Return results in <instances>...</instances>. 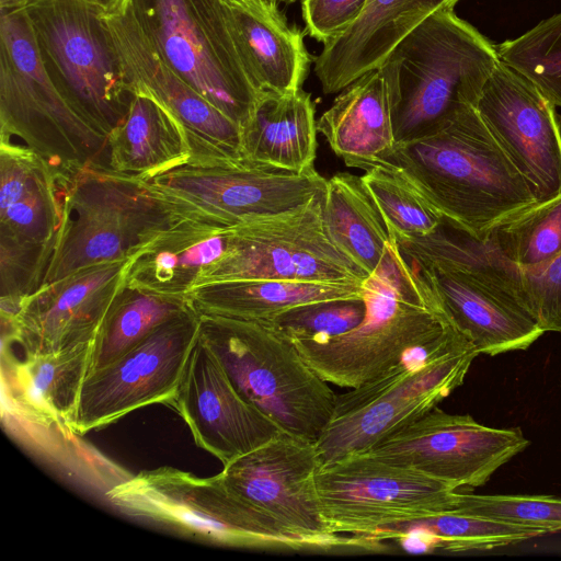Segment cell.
<instances>
[{
  "label": "cell",
  "mask_w": 561,
  "mask_h": 561,
  "mask_svg": "<svg viewBox=\"0 0 561 561\" xmlns=\"http://www.w3.org/2000/svg\"><path fill=\"white\" fill-rule=\"evenodd\" d=\"M476 110L538 202L561 192V126L556 105L499 61Z\"/></svg>",
  "instance_id": "ac0fdd59"
},
{
  "label": "cell",
  "mask_w": 561,
  "mask_h": 561,
  "mask_svg": "<svg viewBox=\"0 0 561 561\" xmlns=\"http://www.w3.org/2000/svg\"><path fill=\"white\" fill-rule=\"evenodd\" d=\"M484 238L520 270L548 264L561 254V192L505 219Z\"/></svg>",
  "instance_id": "836d02e7"
},
{
  "label": "cell",
  "mask_w": 561,
  "mask_h": 561,
  "mask_svg": "<svg viewBox=\"0 0 561 561\" xmlns=\"http://www.w3.org/2000/svg\"><path fill=\"white\" fill-rule=\"evenodd\" d=\"M454 511L502 523L561 530V497L553 495L473 494L459 492Z\"/></svg>",
  "instance_id": "8d00e7d4"
},
{
  "label": "cell",
  "mask_w": 561,
  "mask_h": 561,
  "mask_svg": "<svg viewBox=\"0 0 561 561\" xmlns=\"http://www.w3.org/2000/svg\"><path fill=\"white\" fill-rule=\"evenodd\" d=\"M205 316L270 321L279 313L310 302L362 299V285L248 279L204 284L187 295Z\"/></svg>",
  "instance_id": "f1b7e54d"
},
{
  "label": "cell",
  "mask_w": 561,
  "mask_h": 561,
  "mask_svg": "<svg viewBox=\"0 0 561 561\" xmlns=\"http://www.w3.org/2000/svg\"><path fill=\"white\" fill-rule=\"evenodd\" d=\"M528 445L519 427H490L469 414H449L436 407L360 454L459 490L484 485Z\"/></svg>",
  "instance_id": "2e32d148"
},
{
  "label": "cell",
  "mask_w": 561,
  "mask_h": 561,
  "mask_svg": "<svg viewBox=\"0 0 561 561\" xmlns=\"http://www.w3.org/2000/svg\"><path fill=\"white\" fill-rule=\"evenodd\" d=\"M92 5L96 7L102 13L115 9L123 0H87Z\"/></svg>",
  "instance_id": "60d3db41"
},
{
  "label": "cell",
  "mask_w": 561,
  "mask_h": 561,
  "mask_svg": "<svg viewBox=\"0 0 561 561\" xmlns=\"http://www.w3.org/2000/svg\"><path fill=\"white\" fill-rule=\"evenodd\" d=\"M229 238L230 228L176 222L130 260L127 285L187 296L202 273L226 254Z\"/></svg>",
  "instance_id": "4316f807"
},
{
  "label": "cell",
  "mask_w": 561,
  "mask_h": 561,
  "mask_svg": "<svg viewBox=\"0 0 561 561\" xmlns=\"http://www.w3.org/2000/svg\"><path fill=\"white\" fill-rule=\"evenodd\" d=\"M108 502L134 518L215 545L293 552H378L365 536L295 531L232 492L220 473L199 478L173 467L144 470L112 486Z\"/></svg>",
  "instance_id": "3957f363"
},
{
  "label": "cell",
  "mask_w": 561,
  "mask_h": 561,
  "mask_svg": "<svg viewBox=\"0 0 561 561\" xmlns=\"http://www.w3.org/2000/svg\"><path fill=\"white\" fill-rule=\"evenodd\" d=\"M194 309L167 321L108 365L89 373L69 425L83 435L154 403H171L199 334Z\"/></svg>",
  "instance_id": "9a60e30c"
},
{
  "label": "cell",
  "mask_w": 561,
  "mask_h": 561,
  "mask_svg": "<svg viewBox=\"0 0 561 561\" xmlns=\"http://www.w3.org/2000/svg\"><path fill=\"white\" fill-rule=\"evenodd\" d=\"M478 355L450 324L381 375L336 396L333 414L316 442L320 468L367 451L436 408L462 385Z\"/></svg>",
  "instance_id": "8992f818"
},
{
  "label": "cell",
  "mask_w": 561,
  "mask_h": 561,
  "mask_svg": "<svg viewBox=\"0 0 561 561\" xmlns=\"http://www.w3.org/2000/svg\"><path fill=\"white\" fill-rule=\"evenodd\" d=\"M65 179L32 150L0 141V245L54 253Z\"/></svg>",
  "instance_id": "7402d4cb"
},
{
  "label": "cell",
  "mask_w": 561,
  "mask_h": 561,
  "mask_svg": "<svg viewBox=\"0 0 561 561\" xmlns=\"http://www.w3.org/2000/svg\"><path fill=\"white\" fill-rule=\"evenodd\" d=\"M175 224L141 176L107 167L79 169L64 181L62 224L42 286L130 260Z\"/></svg>",
  "instance_id": "9c48e42d"
},
{
  "label": "cell",
  "mask_w": 561,
  "mask_h": 561,
  "mask_svg": "<svg viewBox=\"0 0 561 561\" xmlns=\"http://www.w3.org/2000/svg\"><path fill=\"white\" fill-rule=\"evenodd\" d=\"M459 0H368L362 16L323 45L314 71L325 94L341 92L377 69L391 49L431 14Z\"/></svg>",
  "instance_id": "603a6c76"
},
{
  "label": "cell",
  "mask_w": 561,
  "mask_h": 561,
  "mask_svg": "<svg viewBox=\"0 0 561 561\" xmlns=\"http://www.w3.org/2000/svg\"><path fill=\"white\" fill-rule=\"evenodd\" d=\"M316 107L310 93L264 91L241 127L244 159L283 170L301 172L317 154Z\"/></svg>",
  "instance_id": "484cf974"
},
{
  "label": "cell",
  "mask_w": 561,
  "mask_h": 561,
  "mask_svg": "<svg viewBox=\"0 0 561 561\" xmlns=\"http://www.w3.org/2000/svg\"><path fill=\"white\" fill-rule=\"evenodd\" d=\"M92 344L11 362L9 390L18 409L34 422L69 430L89 374Z\"/></svg>",
  "instance_id": "83f0119b"
},
{
  "label": "cell",
  "mask_w": 561,
  "mask_h": 561,
  "mask_svg": "<svg viewBox=\"0 0 561 561\" xmlns=\"http://www.w3.org/2000/svg\"><path fill=\"white\" fill-rule=\"evenodd\" d=\"M546 534L541 529L451 510L427 518L381 526L369 538L382 542L397 540L407 551L412 552L435 549L465 552L515 545Z\"/></svg>",
  "instance_id": "1f68e13d"
},
{
  "label": "cell",
  "mask_w": 561,
  "mask_h": 561,
  "mask_svg": "<svg viewBox=\"0 0 561 561\" xmlns=\"http://www.w3.org/2000/svg\"><path fill=\"white\" fill-rule=\"evenodd\" d=\"M191 308L187 296L160 294L126 285L93 340L89 373L114 362L158 327Z\"/></svg>",
  "instance_id": "d6a6232c"
},
{
  "label": "cell",
  "mask_w": 561,
  "mask_h": 561,
  "mask_svg": "<svg viewBox=\"0 0 561 561\" xmlns=\"http://www.w3.org/2000/svg\"><path fill=\"white\" fill-rule=\"evenodd\" d=\"M133 92L162 103L181 125L193 159H241V127L204 99L158 54L123 0L102 13Z\"/></svg>",
  "instance_id": "e0dca14e"
},
{
  "label": "cell",
  "mask_w": 561,
  "mask_h": 561,
  "mask_svg": "<svg viewBox=\"0 0 561 561\" xmlns=\"http://www.w3.org/2000/svg\"><path fill=\"white\" fill-rule=\"evenodd\" d=\"M130 260L93 265L42 286L20 302L13 316L1 318L3 333L20 345L24 356L93 342L127 285Z\"/></svg>",
  "instance_id": "d6986e66"
},
{
  "label": "cell",
  "mask_w": 561,
  "mask_h": 561,
  "mask_svg": "<svg viewBox=\"0 0 561 561\" xmlns=\"http://www.w3.org/2000/svg\"><path fill=\"white\" fill-rule=\"evenodd\" d=\"M368 0H301L308 34L323 45L345 33L363 14Z\"/></svg>",
  "instance_id": "ab89813d"
},
{
  "label": "cell",
  "mask_w": 561,
  "mask_h": 561,
  "mask_svg": "<svg viewBox=\"0 0 561 561\" xmlns=\"http://www.w3.org/2000/svg\"><path fill=\"white\" fill-rule=\"evenodd\" d=\"M365 313L363 298L325 300L290 308L266 322L290 340L321 341L353 330Z\"/></svg>",
  "instance_id": "74e56055"
},
{
  "label": "cell",
  "mask_w": 561,
  "mask_h": 561,
  "mask_svg": "<svg viewBox=\"0 0 561 561\" xmlns=\"http://www.w3.org/2000/svg\"><path fill=\"white\" fill-rule=\"evenodd\" d=\"M316 482L329 530L365 537L388 524L451 511L459 493L439 480L367 454L319 468Z\"/></svg>",
  "instance_id": "5bb4252c"
},
{
  "label": "cell",
  "mask_w": 561,
  "mask_h": 561,
  "mask_svg": "<svg viewBox=\"0 0 561 561\" xmlns=\"http://www.w3.org/2000/svg\"><path fill=\"white\" fill-rule=\"evenodd\" d=\"M32 0H0V10H22L24 9Z\"/></svg>",
  "instance_id": "b9f144b4"
},
{
  "label": "cell",
  "mask_w": 561,
  "mask_h": 561,
  "mask_svg": "<svg viewBox=\"0 0 561 561\" xmlns=\"http://www.w3.org/2000/svg\"><path fill=\"white\" fill-rule=\"evenodd\" d=\"M499 61L496 47L453 9L426 18L377 68L393 107L397 142L476 107Z\"/></svg>",
  "instance_id": "5b68a950"
},
{
  "label": "cell",
  "mask_w": 561,
  "mask_h": 561,
  "mask_svg": "<svg viewBox=\"0 0 561 561\" xmlns=\"http://www.w3.org/2000/svg\"><path fill=\"white\" fill-rule=\"evenodd\" d=\"M379 164L407 181L445 222L479 239L538 202L474 106L397 142Z\"/></svg>",
  "instance_id": "6da1fadb"
},
{
  "label": "cell",
  "mask_w": 561,
  "mask_h": 561,
  "mask_svg": "<svg viewBox=\"0 0 561 561\" xmlns=\"http://www.w3.org/2000/svg\"><path fill=\"white\" fill-rule=\"evenodd\" d=\"M244 67L261 91L301 89L309 68L304 35L272 0H220Z\"/></svg>",
  "instance_id": "cb8c5ba5"
},
{
  "label": "cell",
  "mask_w": 561,
  "mask_h": 561,
  "mask_svg": "<svg viewBox=\"0 0 561 561\" xmlns=\"http://www.w3.org/2000/svg\"><path fill=\"white\" fill-rule=\"evenodd\" d=\"M317 128L347 167L366 171L378 165L397 144L394 112L380 71L370 70L343 89Z\"/></svg>",
  "instance_id": "d4e9b609"
},
{
  "label": "cell",
  "mask_w": 561,
  "mask_h": 561,
  "mask_svg": "<svg viewBox=\"0 0 561 561\" xmlns=\"http://www.w3.org/2000/svg\"><path fill=\"white\" fill-rule=\"evenodd\" d=\"M161 58L240 127L261 91L240 56L220 0H125Z\"/></svg>",
  "instance_id": "7c38bea8"
},
{
  "label": "cell",
  "mask_w": 561,
  "mask_h": 561,
  "mask_svg": "<svg viewBox=\"0 0 561 561\" xmlns=\"http://www.w3.org/2000/svg\"><path fill=\"white\" fill-rule=\"evenodd\" d=\"M518 274L528 307L540 328L561 333V254L543 266L518 268Z\"/></svg>",
  "instance_id": "f35d334b"
},
{
  "label": "cell",
  "mask_w": 561,
  "mask_h": 561,
  "mask_svg": "<svg viewBox=\"0 0 561 561\" xmlns=\"http://www.w3.org/2000/svg\"><path fill=\"white\" fill-rule=\"evenodd\" d=\"M362 289L366 313L356 328L321 341L291 340L317 375L342 388L376 378L451 324L394 236Z\"/></svg>",
  "instance_id": "277c9868"
},
{
  "label": "cell",
  "mask_w": 561,
  "mask_h": 561,
  "mask_svg": "<svg viewBox=\"0 0 561 561\" xmlns=\"http://www.w3.org/2000/svg\"><path fill=\"white\" fill-rule=\"evenodd\" d=\"M0 141L21 145L62 176L108 167V138L66 101L43 64L24 10L0 15Z\"/></svg>",
  "instance_id": "52a82bcc"
},
{
  "label": "cell",
  "mask_w": 561,
  "mask_h": 561,
  "mask_svg": "<svg viewBox=\"0 0 561 561\" xmlns=\"http://www.w3.org/2000/svg\"><path fill=\"white\" fill-rule=\"evenodd\" d=\"M108 167L117 172L147 176L191 157L181 125L157 99L135 91L129 112L108 138Z\"/></svg>",
  "instance_id": "f546056e"
},
{
  "label": "cell",
  "mask_w": 561,
  "mask_h": 561,
  "mask_svg": "<svg viewBox=\"0 0 561 561\" xmlns=\"http://www.w3.org/2000/svg\"><path fill=\"white\" fill-rule=\"evenodd\" d=\"M171 403L188 425L195 443L224 466L283 432L238 392L199 334Z\"/></svg>",
  "instance_id": "44dd1931"
},
{
  "label": "cell",
  "mask_w": 561,
  "mask_h": 561,
  "mask_svg": "<svg viewBox=\"0 0 561 561\" xmlns=\"http://www.w3.org/2000/svg\"><path fill=\"white\" fill-rule=\"evenodd\" d=\"M23 10L56 88L110 138L125 121L134 92L102 12L87 0H32Z\"/></svg>",
  "instance_id": "8fae6325"
},
{
  "label": "cell",
  "mask_w": 561,
  "mask_h": 561,
  "mask_svg": "<svg viewBox=\"0 0 561 561\" xmlns=\"http://www.w3.org/2000/svg\"><path fill=\"white\" fill-rule=\"evenodd\" d=\"M362 179L397 239L426 237L444 222L430 203L390 169L376 165Z\"/></svg>",
  "instance_id": "d590c367"
},
{
  "label": "cell",
  "mask_w": 561,
  "mask_h": 561,
  "mask_svg": "<svg viewBox=\"0 0 561 561\" xmlns=\"http://www.w3.org/2000/svg\"><path fill=\"white\" fill-rule=\"evenodd\" d=\"M323 221L332 242L373 274L393 234L362 176L339 172L327 179Z\"/></svg>",
  "instance_id": "4dcf8cb0"
},
{
  "label": "cell",
  "mask_w": 561,
  "mask_h": 561,
  "mask_svg": "<svg viewBox=\"0 0 561 561\" xmlns=\"http://www.w3.org/2000/svg\"><path fill=\"white\" fill-rule=\"evenodd\" d=\"M397 243L479 354L527 350L545 333L528 307L517 266L488 239L444 221L426 237Z\"/></svg>",
  "instance_id": "7a4b0ae2"
},
{
  "label": "cell",
  "mask_w": 561,
  "mask_h": 561,
  "mask_svg": "<svg viewBox=\"0 0 561 561\" xmlns=\"http://www.w3.org/2000/svg\"><path fill=\"white\" fill-rule=\"evenodd\" d=\"M316 442L285 431L232 460L220 472L227 486L286 527L308 535H330L316 474Z\"/></svg>",
  "instance_id": "ffe728a7"
},
{
  "label": "cell",
  "mask_w": 561,
  "mask_h": 561,
  "mask_svg": "<svg viewBox=\"0 0 561 561\" xmlns=\"http://www.w3.org/2000/svg\"><path fill=\"white\" fill-rule=\"evenodd\" d=\"M324 193L297 210L230 228L226 254L196 286L248 279L362 285L369 275L327 232Z\"/></svg>",
  "instance_id": "4fadbf2b"
},
{
  "label": "cell",
  "mask_w": 561,
  "mask_h": 561,
  "mask_svg": "<svg viewBox=\"0 0 561 561\" xmlns=\"http://www.w3.org/2000/svg\"><path fill=\"white\" fill-rule=\"evenodd\" d=\"M141 178L175 222L219 229L297 210L327 186L314 167L295 172L243 158H188Z\"/></svg>",
  "instance_id": "30bf717a"
},
{
  "label": "cell",
  "mask_w": 561,
  "mask_h": 561,
  "mask_svg": "<svg viewBox=\"0 0 561 561\" xmlns=\"http://www.w3.org/2000/svg\"><path fill=\"white\" fill-rule=\"evenodd\" d=\"M199 337L238 392L283 431L317 442L336 394L266 321L201 314Z\"/></svg>",
  "instance_id": "ba28073f"
},
{
  "label": "cell",
  "mask_w": 561,
  "mask_h": 561,
  "mask_svg": "<svg viewBox=\"0 0 561 561\" xmlns=\"http://www.w3.org/2000/svg\"><path fill=\"white\" fill-rule=\"evenodd\" d=\"M495 47L501 62L561 106V12Z\"/></svg>",
  "instance_id": "e575fe53"
},
{
  "label": "cell",
  "mask_w": 561,
  "mask_h": 561,
  "mask_svg": "<svg viewBox=\"0 0 561 561\" xmlns=\"http://www.w3.org/2000/svg\"><path fill=\"white\" fill-rule=\"evenodd\" d=\"M272 1H287V2H294V1H297V0H272Z\"/></svg>",
  "instance_id": "7bdbcfd3"
}]
</instances>
